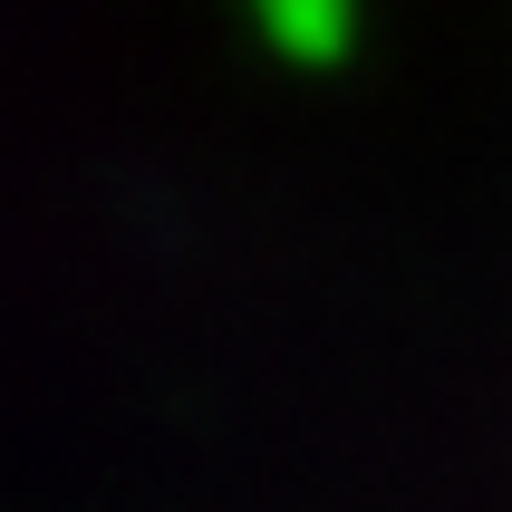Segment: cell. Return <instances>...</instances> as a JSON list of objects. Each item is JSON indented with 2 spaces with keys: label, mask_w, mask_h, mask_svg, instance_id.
I'll return each mask as SVG.
<instances>
[{
  "label": "cell",
  "mask_w": 512,
  "mask_h": 512,
  "mask_svg": "<svg viewBox=\"0 0 512 512\" xmlns=\"http://www.w3.org/2000/svg\"><path fill=\"white\" fill-rule=\"evenodd\" d=\"M242 10H252L290 58H329L348 39V0H242Z\"/></svg>",
  "instance_id": "cell-1"
}]
</instances>
